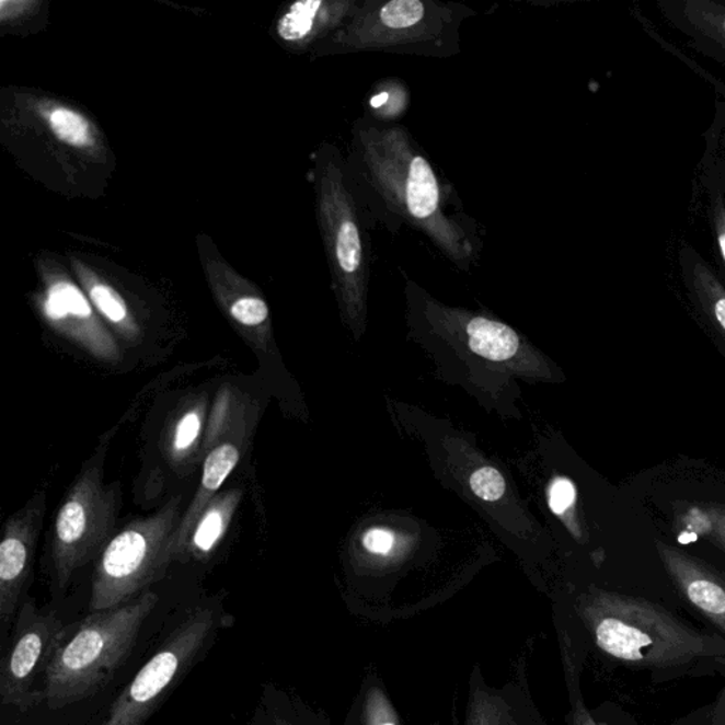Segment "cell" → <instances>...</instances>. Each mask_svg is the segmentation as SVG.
<instances>
[{"mask_svg":"<svg viewBox=\"0 0 725 725\" xmlns=\"http://www.w3.org/2000/svg\"><path fill=\"white\" fill-rule=\"evenodd\" d=\"M345 172L370 229L380 225L399 234L408 227L458 269L469 273L480 264V225L403 125L377 123L365 114L353 120Z\"/></svg>","mask_w":725,"mask_h":725,"instance_id":"1","label":"cell"},{"mask_svg":"<svg viewBox=\"0 0 725 725\" xmlns=\"http://www.w3.org/2000/svg\"><path fill=\"white\" fill-rule=\"evenodd\" d=\"M157 606V594L147 591L124 606L91 612L67 626L43 681L48 707H67L99 694L127 661Z\"/></svg>","mask_w":725,"mask_h":725,"instance_id":"2","label":"cell"},{"mask_svg":"<svg viewBox=\"0 0 725 725\" xmlns=\"http://www.w3.org/2000/svg\"><path fill=\"white\" fill-rule=\"evenodd\" d=\"M594 613L599 649L623 664L657 671L725 660L724 637L694 630L647 599L606 594Z\"/></svg>","mask_w":725,"mask_h":725,"instance_id":"3","label":"cell"},{"mask_svg":"<svg viewBox=\"0 0 725 725\" xmlns=\"http://www.w3.org/2000/svg\"><path fill=\"white\" fill-rule=\"evenodd\" d=\"M476 11L439 0H361L349 22L327 38L336 55H385L451 59L461 53L463 23Z\"/></svg>","mask_w":725,"mask_h":725,"instance_id":"4","label":"cell"},{"mask_svg":"<svg viewBox=\"0 0 725 725\" xmlns=\"http://www.w3.org/2000/svg\"><path fill=\"white\" fill-rule=\"evenodd\" d=\"M182 496L153 515L133 520L115 534L96 560L90 611H105L147 592L175 562L173 548L182 520Z\"/></svg>","mask_w":725,"mask_h":725,"instance_id":"5","label":"cell"},{"mask_svg":"<svg viewBox=\"0 0 725 725\" xmlns=\"http://www.w3.org/2000/svg\"><path fill=\"white\" fill-rule=\"evenodd\" d=\"M108 442L101 445L81 468L56 516L51 533V565L59 588L103 554L114 538L120 507L118 483L104 482V461Z\"/></svg>","mask_w":725,"mask_h":725,"instance_id":"6","label":"cell"},{"mask_svg":"<svg viewBox=\"0 0 725 725\" xmlns=\"http://www.w3.org/2000/svg\"><path fill=\"white\" fill-rule=\"evenodd\" d=\"M322 217L335 287L346 315L365 317L371 268L370 227L347 183L345 159L333 149L322 176Z\"/></svg>","mask_w":725,"mask_h":725,"instance_id":"7","label":"cell"},{"mask_svg":"<svg viewBox=\"0 0 725 725\" xmlns=\"http://www.w3.org/2000/svg\"><path fill=\"white\" fill-rule=\"evenodd\" d=\"M219 626L212 607L195 609L164 640L154 655L111 705L101 725H143L191 670Z\"/></svg>","mask_w":725,"mask_h":725,"instance_id":"8","label":"cell"},{"mask_svg":"<svg viewBox=\"0 0 725 725\" xmlns=\"http://www.w3.org/2000/svg\"><path fill=\"white\" fill-rule=\"evenodd\" d=\"M245 401L239 391L231 385L221 387L212 403L207 423L205 445V462L199 487L191 505L183 511L181 525L176 531L173 555L175 562L182 560L188 536L193 526L206 509L207 505L221 492L222 485L229 480L243 457L249 441V417H246Z\"/></svg>","mask_w":725,"mask_h":725,"instance_id":"9","label":"cell"},{"mask_svg":"<svg viewBox=\"0 0 725 725\" xmlns=\"http://www.w3.org/2000/svg\"><path fill=\"white\" fill-rule=\"evenodd\" d=\"M66 630L55 612L42 611L33 601L22 603L11 645L0 664V698L4 705L26 713L45 700L37 683L45 681Z\"/></svg>","mask_w":725,"mask_h":725,"instance_id":"10","label":"cell"},{"mask_svg":"<svg viewBox=\"0 0 725 725\" xmlns=\"http://www.w3.org/2000/svg\"><path fill=\"white\" fill-rule=\"evenodd\" d=\"M47 493L37 492L9 516L0 543V621L8 626L22 607L24 589L35 564L38 536L47 507Z\"/></svg>","mask_w":725,"mask_h":725,"instance_id":"11","label":"cell"},{"mask_svg":"<svg viewBox=\"0 0 725 725\" xmlns=\"http://www.w3.org/2000/svg\"><path fill=\"white\" fill-rule=\"evenodd\" d=\"M43 313L57 331L65 333L93 359L111 366L123 360L118 342L103 326L96 325L89 299L74 284H53L47 289Z\"/></svg>","mask_w":725,"mask_h":725,"instance_id":"12","label":"cell"},{"mask_svg":"<svg viewBox=\"0 0 725 725\" xmlns=\"http://www.w3.org/2000/svg\"><path fill=\"white\" fill-rule=\"evenodd\" d=\"M656 548L667 575L681 596L725 635V574L660 541Z\"/></svg>","mask_w":725,"mask_h":725,"instance_id":"13","label":"cell"},{"mask_svg":"<svg viewBox=\"0 0 725 725\" xmlns=\"http://www.w3.org/2000/svg\"><path fill=\"white\" fill-rule=\"evenodd\" d=\"M667 22L689 38L691 47L725 65V2L660 0Z\"/></svg>","mask_w":725,"mask_h":725,"instance_id":"14","label":"cell"},{"mask_svg":"<svg viewBox=\"0 0 725 725\" xmlns=\"http://www.w3.org/2000/svg\"><path fill=\"white\" fill-rule=\"evenodd\" d=\"M210 405L207 394H192L168 418L162 434V453L173 469L193 465L203 452Z\"/></svg>","mask_w":725,"mask_h":725,"instance_id":"15","label":"cell"},{"mask_svg":"<svg viewBox=\"0 0 725 725\" xmlns=\"http://www.w3.org/2000/svg\"><path fill=\"white\" fill-rule=\"evenodd\" d=\"M361 0H301L294 3L278 22V35L285 42L298 43L318 35L326 28L335 35L340 32Z\"/></svg>","mask_w":725,"mask_h":725,"instance_id":"16","label":"cell"},{"mask_svg":"<svg viewBox=\"0 0 725 725\" xmlns=\"http://www.w3.org/2000/svg\"><path fill=\"white\" fill-rule=\"evenodd\" d=\"M241 499H243V491L239 487L221 491L207 505L199 519L196 520L195 526H193L182 559H195L197 562H205L209 559L215 550L219 548L226 534L229 533Z\"/></svg>","mask_w":725,"mask_h":725,"instance_id":"17","label":"cell"},{"mask_svg":"<svg viewBox=\"0 0 725 725\" xmlns=\"http://www.w3.org/2000/svg\"><path fill=\"white\" fill-rule=\"evenodd\" d=\"M681 265L690 297L702 309L703 315L712 323L715 332L725 341V288L713 269L693 250L681 251Z\"/></svg>","mask_w":725,"mask_h":725,"instance_id":"18","label":"cell"},{"mask_svg":"<svg viewBox=\"0 0 725 725\" xmlns=\"http://www.w3.org/2000/svg\"><path fill=\"white\" fill-rule=\"evenodd\" d=\"M469 349L487 360L506 361L519 350L520 337L510 326L482 315H465Z\"/></svg>","mask_w":725,"mask_h":725,"instance_id":"19","label":"cell"},{"mask_svg":"<svg viewBox=\"0 0 725 725\" xmlns=\"http://www.w3.org/2000/svg\"><path fill=\"white\" fill-rule=\"evenodd\" d=\"M407 94L404 82L398 79L379 81L367 95L365 115L381 124H393L403 115L404 95Z\"/></svg>","mask_w":725,"mask_h":725,"instance_id":"20","label":"cell"},{"mask_svg":"<svg viewBox=\"0 0 725 725\" xmlns=\"http://www.w3.org/2000/svg\"><path fill=\"white\" fill-rule=\"evenodd\" d=\"M90 299L96 311L117 329L124 340L137 341L138 329L130 322L127 303L114 288L104 284H94L90 288Z\"/></svg>","mask_w":725,"mask_h":725,"instance_id":"21","label":"cell"},{"mask_svg":"<svg viewBox=\"0 0 725 725\" xmlns=\"http://www.w3.org/2000/svg\"><path fill=\"white\" fill-rule=\"evenodd\" d=\"M50 128L60 141L72 145V147H85L91 141L89 120L71 110L53 111Z\"/></svg>","mask_w":725,"mask_h":725,"instance_id":"22","label":"cell"},{"mask_svg":"<svg viewBox=\"0 0 725 725\" xmlns=\"http://www.w3.org/2000/svg\"><path fill=\"white\" fill-rule=\"evenodd\" d=\"M469 485H471L472 492L485 502L500 500L506 492L505 477L492 467L481 468L473 472Z\"/></svg>","mask_w":725,"mask_h":725,"instance_id":"23","label":"cell"},{"mask_svg":"<svg viewBox=\"0 0 725 725\" xmlns=\"http://www.w3.org/2000/svg\"><path fill=\"white\" fill-rule=\"evenodd\" d=\"M681 529L710 538L714 527L713 506L691 505L678 517Z\"/></svg>","mask_w":725,"mask_h":725,"instance_id":"24","label":"cell"},{"mask_svg":"<svg viewBox=\"0 0 725 725\" xmlns=\"http://www.w3.org/2000/svg\"><path fill=\"white\" fill-rule=\"evenodd\" d=\"M577 490L567 477H555L549 487V506L555 516L564 517L574 509Z\"/></svg>","mask_w":725,"mask_h":725,"instance_id":"25","label":"cell"},{"mask_svg":"<svg viewBox=\"0 0 725 725\" xmlns=\"http://www.w3.org/2000/svg\"><path fill=\"white\" fill-rule=\"evenodd\" d=\"M362 548L375 555H390L395 548V534L383 527H375L362 536Z\"/></svg>","mask_w":725,"mask_h":725,"instance_id":"26","label":"cell"},{"mask_svg":"<svg viewBox=\"0 0 725 725\" xmlns=\"http://www.w3.org/2000/svg\"><path fill=\"white\" fill-rule=\"evenodd\" d=\"M710 220H712L715 241H717L718 253L725 265V203L722 192H715L710 202Z\"/></svg>","mask_w":725,"mask_h":725,"instance_id":"27","label":"cell"},{"mask_svg":"<svg viewBox=\"0 0 725 725\" xmlns=\"http://www.w3.org/2000/svg\"><path fill=\"white\" fill-rule=\"evenodd\" d=\"M713 511L714 527L710 539H713L725 551V507L713 506Z\"/></svg>","mask_w":725,"mask_h":725,"instance_id":"28","label":"cell"},{"mask_svg":"<svg viewBox=\"0 0 725 725\" xmlns=\"http://www.w3.org/2000/svg\"><path fill=\"white\" fill-rule=\"evenodd\" d=\"M710 725H725V689L720 695L717 705H715L712 724Z\"/></svg>","mask_w":725,"mask_h":725,"instance_id":"29","label":"cell"},{"mask_svg":"<svg viewBox=\"0 0 725 725\" xmlns=\"http://www.w3.org/2000/svg\"><path fill=\"white\" fill-rule=\"evenodd\" d=\"M383 725H395V724H393V723H385V724H383Z\"/></svg>","mask_w":725,"mask_h":725,"instance_id":"30","label":"cell"},{"mask_svg":"<svg viewBox=\"0 0 725 725\" xmlns=\"http://www.w3.org/2000/svg\"><path fill=\"white\" fill-rule=\"evenodd\" d=\"M589 725H594V724L591 723V724H589Z\"/></svg>","mask_w":725,"mask_h":725,"instance_id":"31","label":"cell"}]
</instances>
